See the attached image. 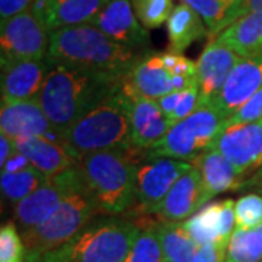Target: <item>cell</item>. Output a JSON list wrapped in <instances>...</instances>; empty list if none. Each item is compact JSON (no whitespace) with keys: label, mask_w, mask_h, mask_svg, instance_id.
<instances>
[{"label":"cell","mask_w":262,"mask_h":262,"mask_svg":"<svg viewBox=\"0 0 262 262\" xmlns=\"http://www.w3.org/2000/svg\"><path fill=\"white\" fill-rule=\"evenodd\" d=\"M170 51L182 53L191 44L208 37V28L203 18L185 3L177 5L166 22Z\"/></svg>","instance_id":"d4e9b609"},{"label":"cell","mask_w":262,"mask_h":262,"mask_svg":"<svg viewBox=\"0 0 262 262\" xmlns=\"http://www.w3.org/2000/svg\"><path fill=\"white\" fill-rule=\"evenodd\" d=\"M245 2H246L248 13H251V12H261L262 10V0H245Z\"/></svg>","instance_id":"60d3db41"},{"label":"cell","mask_w":262,"mask_h":262,"mask_svg":"<svg viewBox=\"0 0 262 262\" xmlns=\"http://www.w3.org/2000/svg\"><path fill=\"white\" fill-rule=\"evenodd\" d=\"M15 149L24 153L31 165L48 177H54L67 169L73 168L76 159L63 144L44 137H31L13 140Z\"/></svg>","instance_id":"7402d4cb"},{"label":"cell","mask_w":262,"mask_h":262,"mask_svg":"<svg viewBox=\"0 0 262 262\" xmlns=\"http://www.w3.org/2000/svg\"><path fill=\"white\" fill-rule=\"evenodd\" d=\"M242 56L223 46L217 39H211L196 60L198 88L201 105H211L220 95L227 77Z\"/></svg>","instance_id":"2e32d148"},{"label":"cell","mask_w":262,"mask_h":262,"mask_svg":"<svg viewBox=\"0 0 262 262\" xmlns=\"http://www.w3.org/2000/svg\"><path fill=\"white\" fill-rule=\"evenodd\" d=\"M15 151V143L6 134L0 133V166L3 168L12 153Z\"/></svg>","instance_id":"f35d334b"},{"label":"cell","mask_w":262,"mask_h":262,"mask_svg":"<svg viewBox=\"0 0 262 262\" xmlns=\"http://www.w3.org/2000/svg\"><path fill=\"white\" fill-rule=\"evenodd\" d=\"M146 156L139 149L105 150L77 162L101 215H120L136 203V169Z\"/></svg>","instance_id":"3957f363"},{"label":"cell","mask_w":262,"mask_h":262,"mask_svg":"<svg viewBox=\"0 0 262 262\" xmlns=\"http://www.w3.org/2000/svg\"><path fill=\"white\" fill-rule=\"evenodd\" d=\"M34 0H0V20L13 18L31 9Z\"/></svg>","instance_id":"8d00e7d4"},{"label":"cell","mask_w":262,"mask_h":262,"mask_svg":"<svg viewBox=\"0 0 262 262\" xmlns=\"http://www.w3.org/2000/svg\"><path fill=\"white\" fill-rule=\"evenodd\" d=\"M128 99L133 147L147 151L158 144L173 125L162 113L158 101L141 96H128Z\"/></svg>","instance_id":"44dd1931"},{"label":"cell","mask_w":262,"mask_h":262,"mask_svg":"<svg viewBox=\"0 0 262 262\" xmlns=\"http://www.w3.org/2000/svg\"><path fill=\"white\" fill-rule=\"evenodd\" d=\"M124 262H163L159 225L141 227Z\"/></svg>","instance_id":"f546056e"},{"label":"cell","mask_w":262,"mask_h":262,"mask_svg":"<svg viewBox=\"0 0 262 262\" xmlns=\"http://www.w3.org/2000/svg\"><path fill=\"white\" fill-rule=\"evenodd\" d=\"M122 92L127 96H141L158 101L175 92V76L163 63L162 53L146 51L122 80Z\"/></svg>","instance_id":"9a60e30c"},{"label":"cell","mask_w":262,"mask_h":262,"mask_svg":"<svg viewBox=\"0 0 262 262\" xmlns=\"http://www.w3.org/2000/svg\"><path fill=\"white\" fill-rule=\"evenodd\" d=\"M195 10L208 28V37L214 39L237 19L248 15L245 0H181Z\"/></svg>","instance_id":"484cf974"},{"label":"cell","mask_w":262,"mask_h":262,"mask_svg":"<svg viewBox=\"0 0 262 262\" xmlns=\"http://www.w3.org/2000/svg\"><path fill=\"white\" fill-rule=\"evenodd\" d=\"M227 246L220 244H208L200 246L192 262H226Z\"/></svg>","instance_id":"d590c367"},{"label":"cell","mask_w":262,"mask_h":262,"mask_svg":"<svg viewBox=\"0 0 262 262\" xmlns=\"http://www.w3.org/2000/svg\"><path fill=\"white\" fill-rule=\"evenodd\" d=\"M39 262H41V261H39Z\"/></svg>","instance_id":"7bdbcfd3"},{"label":"cell","mask_w":262,"mask_h":262,"mask_svg":"<svg viewBox=\"0 0 262 262\" xmlns=\"http://www.w3.org/2000/svg\"><path fill=\"white\" fill-rule=\"evenodd\" d=\"M50 178L51 177L42 173L34 166H29L19 172H2L0 175L2 195L5 200L16 206L19 201H22L24 198L35 192L38 188L47 184Z\"/></svg>","instance_id":"83f0119b"},{"label":"cell","mask_w":262,"mask_h":262,"mask_svg":"<svg viewBox=\"0 0 262 262\" xmlns=\"http://www.w3.org/2000/svg\"><path fill=\"white\" fill-rule=\"evenodd\" d=\"M234 200H222L206 204L192 214L184 227L198 246L220 244L227 246L236 229Z\"/></svg>","instance_id":"e0dca14e"},{"label":"cell","mask_w":262,"mask_h":262,"mask_svg":"<svg viewBox=\"0 0 262 262\" xmlns=\"http://www.w3.org/2000/svg\"><path fill=\"white\" fill-rule=\"evenodd\" d=\"M194 163L172 158H143L136 169V203L144 213H155L169 191Z\"/></svg>","instance_id":"30bf717a"},{"label":"cell","mask_w":262,"mask_h":262,"mask_svg":"<svg viewBox=\"0 0 262 262\" xmlns=\"http://www.w3.org/2000/svg\"><path fill=\"white\" fill-rule=\"evenodd\" d=\"M121 77L67 64H56L38 95V102L56 131H66L111 95L122 89Z\"/></svg>","instance_id":"6da1fadb"},{"label":"cell","mask_w":262,"mask_h":262,"mask_svg":"<svg viewBox=\"0 0 262 262\" xmlns=\"http://www.w3.org/2000/svg\"><path fill=\"white\" fill-rule=\"evenodd\" d=\"M51 32L31 10L0 22V63L48 56Z\"/></svg>","instance_id":"9c48e42d"},{"label":"cell","mask_w":262,"mask_h":262,"mask_svg":"<svg viewBox=\"0 0 262 262\" xmlns=\"http://www.w3.org/2000/svg\"><path fill=\"white\" fill-rule=\"evenodd\" d=\"M98 214L94 196L83 179L79 187L66 196L54 214L37 227L20 233L27 248L25 262H39L44 255L56 251L75 237Z\"/></svg>","instance_id":"8992f818"},{"label":"cell","mask_w":262,"mask_h":262,"mask_svg":"<svg viewBox=\"0 0 262 262\" xmlns=\"http://www.w3.org/2000/svg\"><path fill=\"white\" fill-rule=\"evenodd\" d=\"M56 63L50 58L16 60L2 63V99L29 101L37 99L48 73Z\"/></svg>","instance_id":"5bb4252c"},{"label":"cell","mask_w":262,"mask_h":262,"mask_svg":"<svg viewBox=\"0 0 262 262\" xmlns=\"http://www.w3.org/2000/svg\"><path fill=\"white\" fill-rule=\"evenodd\" d=\"M141 227L117 215H99L41 262H124Z\"/></svg>","instance_id":"5b68a950"},{"label":"cell","mask_w":262,"mask_h":262,"mask_svg":"<svg viewBox=\"0 0 262 262\" xmlns=\"http://www.w3.org/2000/svg\"><path fill=\"white\" fill-rule=\"evenodd\" d=\"M226 262H262V225L234 229L227 245Z\"/></svg>","instance_id":"f1b7e54d"},{"label":"cell","mask_w":262,"mask_h":262,"mask_svg":"<svg viewBox=\"0 0 262 262\" xmlns=\"http://www.w3.org/2000/svg\"><path fill=\"white\" fill-rule=\"evenodd\" d=\"M140 24L146 29L160 28L173 10V0H131Z\"/></svg>","instance_id":"4dcf8cb0"},{"label":"cell","mask_w":262,"mask_h":262,"mask_svg":"<svg viewBox=\"0 0 262 262\" xmlns=\"http://www.w3.org/2000/svg\"><path fill=\"white\" fill-rule=\"evenodd\" d=\"M27 248L15 222L0 227V262H25Z\"/></svg>","instance_id":"1f68e13d"},{"label":"cell","mask_w":262,"mask_h":262,"mask_svg":"<svg viewBox=\"0 0 262 262\" xmlns=\"http://www.w3.org/2000/svg\"><path fill=\"white\" fill-rule=\"evenodd\" d=\"M208 196L200 170L195 165L184 173L173 188L169 191L165 200L155 210L163 222H179L188 220L198 210L206 206Z\"/></svg>","instance_id":"d6986e66"},{"label":"cell","mask_w":262,"mask_h":262,"mask_svg":"<svg viewBox=\"0 0 262 262\" xmlns=\"http://www.w3.org/2000/svg\"><path fill=\"white\" fill-rule=\"evenodd\" d=\"M0 131L12 140L44 137L66 147L64 139L53 127L38 99L9 101L2 99Z\"/></svg>","instance_id":"7c38bea8"},{"label":"cell","mask_w":262,"mask_h":262,"mask_svg":"<svg viewBox=\"0 0 262 262\" xmlns=\"http://www.w3.org/2000/svg\"><path fill=\"white\" fill-rule=\"evenodd\" d=\"M261 121H262V120H261Z\"/></svg>","instance_id":"b9f144b4"},{"label":"cell","mask_w":262,"mask_h":262,"mask_svg":"<svg viewBox=\"0 0 262 262\" xmlns=\"http://www.w3.org/2000/svg\"><path fill=\"white\" fill-rule=\"evenodd\" d=\"M192 163L200 170L208 200L227 191L242 189L246 182V179L237 173L232 163L214 147L207 150Z\"/></svg>","instance_id":"603a6c76"},{"label":"cell","mask_w":262,"mask_h":262,"mask_svg":"<svg viewBox=\"0 0 262 262\" xmlns=\"http://www.w3.org/2000/svg\"><path fill=\"white\" fill-rule=\"evenodd\" d=\"M242 189H253L255 192L262 195V166L253 173L251 178L246 179Z\"/></svg>","instance_id":"ab89813d"},{"label":"cell","mask_w":262,"mask_h":262,"mask_svg":"<svg viewBox=\"0 0 262 262\" xmlns=\"http://www.w3.org/2000/svg\"><path fill=\"white\" fill-rule=\"evenodd\" d=\"M83 173L76 163L73 168L54 175L35 192L19 201L13 208V222L19 232L34 229L54 214L64 198L83 182Z\"/></svg>","instance_id":"ba28073f"},{"label":"cell","mask_w":262,"mask_h":262,"mask_svg":"<svg viewBox=\"0 0 262 262\" xmlns=\"http://www.w3.org/2000/svg\"><path fill=\"white\" fill-rule=\"evenodd\" d=\"M64 143L76 162L96 151L134 149L128 96L121 89L106 98L66 131Z\"/></svg>","instance_id":"277c9868"},{"label":"cell","mask_w":262,"mask_h":262,"mask_svg":"<svg viewBox=\"0 0 262 262\" xmlns=\"http://www.w3.org/2000/svg\"><path fill=\"white\" fill-rule=\"evenodd\" d=\"M262 120V88L236 111L226 124H248Z\"/></svg>","instance_id":"e575fe53"},{"label":"cell","mask_w":262,"mask_h":262,"mask_svg":"<svg viewBox=\"0 0 262 262\" xmlns=\"http://www.w3.org/2000/svg\"><path fill=\"white\" fill-rule=\"evenodd\" d=\"M29 166H32V165H31L28 158L24 153H20L19 150L15 149L12 156L5 163V166L2 168V172H19V170H24Z\"/></svg>","instance_id":"74e56055"},{"label":"cell","mask_w":262,"mask_h":262,"mask_svg":"<svg viewBox=\"0 0 262 262\" xmlns=\"http://www.w3.org/2000/svg\"><path fill=\"white\" fill-rule=\"evenodd\" d=\"M144 53L115 42L91 24L53 31L48 57L56 64L102 72L124 79Z\"/></svg>","instance_id":"7a4b0ae2"},{"label":"cell","mask_w":262,"mask_h":262,"mask_svg":"<svg viewBox=\"0 0 262 262\" xmlns=\"http://www.w3.org/2000/svg\"><path fill=\"white\" fill-rule=\"evenodd\" d=\"M200 105H201V101H200V88L198 86H192L185 91H181L177 108L173 110V113L168 120L172 125H175L177 122L185 120L191 114L195 113L200 108Z\"/></svg>","instance_id":"836d02e7"},{"label":"cell","mask_w":262,"mask_h":262,"mask_svg":"<svg viewBox=\"0 0 262 262\" xmlns=\"http://www.w3.org/2000/svg\"><path fill=\"white\" fill-rule=\"evenodd\" d=\"M262 88V54L242 57L214 102L215 108L229 120L246 101Z\"/></svg>","instance_id":"ac0fdd59"},{"label":"cell","mask_w":262,"mask_h":262,"mask_svg":"<svg viewBox=\"0 0 262 262\" xmlns=\"http://www.w3.org/2000/svg\"><path fill=\"white\" fill-rule=\"evenodd\" d=\"M214 149L246 179L262 166V121L226 124L215 140Z\"/></svg>","instance_id":"8fae6325"},{"label":"cell","mask_w":262,"mask_h":262,"mask_svg":"<svg viewBox=\"0 0 262 262\" xmlns=\"http://www.w3.org/2000/svg\"><path fill=\"white\" fill-rule=\"evenodd\" d=\"M223 114L214 105H200L195 113L177 122L162 140L146 151V158H172L194 162L213 149L226 125Z\"/></svg>","instance_id":"52a82bcc"},{"label":"cell","mask_w":262,"mask_h":262,"mask_svg":"<svg viewBox=\"0 0 262 262\" xmlns=\"http://www.w3.org/2000/svg\"><path fill=\"white\" fill-rule=\"evenodd\" d=\"M115 42L137 53H146L150 37L133 9L131 0H110L91 22Z\"/></svg>","instance_id":"4fadbf2b"},{"label":"cell","mask_w":262,"mask_h":262,"mask_svg":"<svg viewBox=\"0 0 262 262\" xmlns=\"http://www.w3.org/2000/svg\"><path fill=\"white\" fill-rule=\"evenodd\" d=\"M159 234L163 262H192L200 246L188 234L184 223L162 222Z\"/></svg>","instance_id":"4316f807"},{"label":"cell","mask_w":262,"mask_h":262,"mask_svg":"<svg viewBox=\"0 0 262 262\" xmlns=\"http://www.w3.org/2000/svg\"><path fill=\"white\" fill-rule=\"evenodd\" d=\"M214 39L242 57L262 54V10L237 19Z\"/></svg>","instance_id":"cb8c5ba5"},{"label":"cell","mask_w":262,"mask_h":262,"mask_svg":"<svg viewBox=\"0 0 262 262\" xmlns=\"http://www.w3.org/2000/svg\"><path fill=\"white\" fill-rule=\"evenodd\" d=\"M110 0H34V12L50 32L91 24Z\"/></svg>","instance_id":"ffe728a7"},{"label":"cell","mask_w":262,"mask_h":262,"mask_svg":"<svg viewBox=\"0 0 262 262\" xmlns=\"http://www.w3.org/2000/svg\"><path fill=\"white\" fill-rule=\"evenodd\" d=\"M236 229H252L262 225V195L258 192L245 194L234 203Z\"/></svg>","instance_id":"d6a6232c"}]
</instances>
